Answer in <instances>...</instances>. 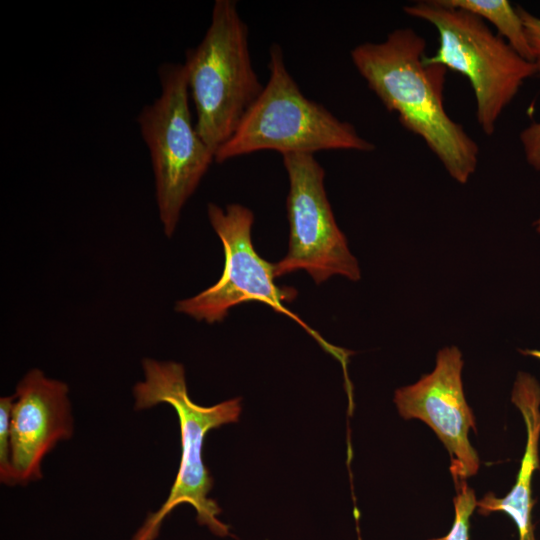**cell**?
I'll return each mask as SVG.
<instances>
[{"label": "cell", "instance_id": "6da1fadb", "mask_svg": "<svg viewBox=\"0 0 540 540\" xmlns=\"http://www.w3.org/2000/svg\"><path fill=\"white\" fill-rule=\"evenodd\" d=\"M425 39L412 28H397L382 42H364L351 60L370 90L401 125L421 137L447 173L465 184L478 165L479 147L445 111L447 69L426 64Z\"/></svg>", "mask_w": 540, "mask_h": 540}, {"label": "cell", "instance_id": "7a4b0ae2", "mask_svg": "<svg viewBox=\"0 0 540 540\" xmlns=\"http://www.w3.org/2000/svg\"><path fill=\"white\" fill-rule=\"evenodd\" d=\"M142 367L144 379L133 387L134 408L143 410L161 403L172 406L179 419L182 454L167 499L157 511L147 515L131 540H155L164 519L181 504L191 505L196 511L197 522L211 533L218 537L229 536V526L218 518L221 508L208 497L213 479L204 464L202 449L210 430L238 422L241 398L210 407L200 406L188 394L182 364L145 358Z\"/></svg>", "mask_w": 540, "mask_h": 540}, {"label": "cell", "instance_id": "3957f363", "mask_svg": "<svg viewBox=\"0 0 540 540\" xmlns=\"http://www.w3.org/2000/svg\"><path fill=\"white\" fill-rule=\"evenodd\" d=\"M269 79L234 134L215 152V162L257 151L314 154L322 150L370 152L375 145L325 106L307 98L289 73L281 46L269 48Z\"/></svg>", "mask_w": 540, "mask_h": 540}, {"label": "cell", "instance_id": "277c9868", "mask_svg": "<svg viewBox=\"0 0 540 540\" xmlns=\"http://www.w3.org/2000/svg\"><path fill=\"white\" fill-rule=\"evenodd\" d=\"M248 36L237 2L215 0L203 39L185 53L195 127L214 153L234 134L264 88L252 66Z\"/></svg>", "mask_w": 540, "mask_h": 540}, {"label": "cell", "instance_id": "5b68a950", "mask_svg": "<svg viewBox=\"0 0 540 540\" xmlns=\"http://www.w3.org/2000/svg\"><path fill=\"white\" fill-rule=\"evenodd\" d=\"M403 11L435 27L439 46L433 56L425 57V63L441 65L469 80L478 125L486 135H492L503 110L525 80L537 74L534 62L521 57L483 19L441 0L418 1Z\"/></svg>", "mask_w": 540, "mask_h": 540}, {"label": "cell", "instance_id": "8992f818", "mask_svg": "<svg viewBox=\"0 0 540 540\" xmlns=\"http://www.w3.org/2000/svg\"><path fill=\"white\" fill-rule=\"evenodd\" d=\"M158 76L160 95L136 119L151 157L160 222L171 237L185 203L215 162V153L192 121L184 64L163 63Z\"/></svg>", "mask_w": 540, "mask_h": 540}, {"label": "cell", "instance_id": "52a82bcc", "mask_svg": "<svg viewBox=\"0 0 540 540\" xmlns=\"http://www.w3.org/2000/svg\"><path fill=\"white\" fill-rule=\"evenodd\" d=\"M209 222L222 242L224 269L219 280L193 297L179 300L175 310L197 321L209 324L221 322L231 308L248 302H259L273 311L286 315L302 326L318 343L346 368L352 352L326 342L316 331L287 309L297 291L275 283L274 263L256 252L251 239L253 212L238 203L221 208L215 203L207 206Z\"/></svg>", "mask_w": 540, "mask_h": 540}, {"label": "cell", "instance_id": "ba28073f", "mask_svg": "<svg viewBox=\"0 0 540 540\" xmlns=\"http://www.w3.org/2000/svg\"><path fill=\"white\" fill-rule=\"evenodd\" d=\"M282 157L289 179L286 210L290 231L288 252L274 263L275 277L305 270L317 285L333 275L358 281L360 267L336 223L324 186V168L314 154Z\"/></svg>", "mask_w": 540, "mask_h": 540}, {"label": "cell", "instance_id": "9c48e42d", "mask_svg": "<svg viewBox=\"0 0 540 540\" xmlns=\"http://www.w3.org/2000/svg\"><path fill=\"white\" fill-rule=\"evenodd\" d=\"M463 366L461 351L456 346L444 347L437 352L430 373L394 394L400 416L423 421L443 443L455 483L475 475L480 467L468 437L470 430L476 432V426L464 393Z\"/></svg>", "mask_w": 540, "mask_h": 540}, {"label": "cell", "instance_id": "30bf717a", "mask_svg": "<svg viewBox=\"0 0 540 540\" xmlns=\"http://www.w3.org/2000/svg\"><path fill=\"white\" fill-rule=\"evenodd\" d=\"M11 410V463L17 484L41 479L44 457L73 434L68 385L40 369L19 381Z\"/></svg>", "mask_w": 540, "mask_h": 540}, {"label": "cell", "instance_id": "8fae6325", "mask_svg": "<svg viewBox=\"0 0 540 540\" xmlns=\"http://www.w3.org/2000/svg\"><path fill=\"white\" fill-rule=\"evenodd\" d=\"M511 402L521 413L526 428V443L520 468L512 489L504 497L489 492L477 500V512L487 516L493 512L508 515L514 522L518 540H537L532 511V479L540 469V384L527 372H518L511 391Z\"/></svg>", "mask_w": 540, "mask_h": 540}, {"label": "cell", "instance_id": "7c38bea8", "mask_svg": "<svg viewBox=\"0 0 540 540\" xmlns=\"http://www.w3.org/2000/svg\"><path fill=\"white\" fill-rule=\"evenodd\" d=\"M442 3L468 11L489 21L521 57L533 62V51L516 8L507 0H441Z\"/></svg>", "mask_w": 540, "mask_h": 540}, {"label": "cell", "instance_id": "4fadbf2b", "mask_svg": "<svg viewBox=\"0 0 540 540\" xmlns=\"http://www.w3.org/2000/svg\"><path fill=\"white\" fill-rule=\"evenodd\" d=\"M454 519L447 534L428 540H469L470 519L477 506L474 490L466 480L455 483Z\"/></svg>", "mask_w": 540, "mask_h": 540}, {"label": "cell", "instance_id": "5bb4252c", "mask_svg": "<svg viewBox=\"0 0 540 540\" xmlns=\"http://www.w3.org/2000/svg\"><path fill=\"white\" fill-rule=\"evenodd\" d=\"M14 396L0 398V480L6 485H16L11 463L10 420Z\"/></svg>", "mask_w": 540, "mask_h": 540}, {"label": "cell", "instance_id": "9a60e30c", "mask_svg": "<svg viewBox=\"0 0 540 540\" xmlns=\"http://www.w3.org/2000/svg\"><path fill=\"white\" fill-rule=\"evenodd\" d=\"M520 142L527 163L536 171H540V122H535L520 133ZM534 227L540 233V216L534 222Z\"/></svg>", "mask_w": 540, "mask_h": 540}, {"label": "cell", "instance_id": "2e32d148", "mask_svg": "<svg viewBox=\"0 0 540 540\" xmlns=\"http://www.w3.org/2000/svg\"><path fill=\"white\" fill-rule=\"evenodd\" d=\"M516 9L522 20L528 42L533 51V62L536 65L537 74H540V18L522 7H516Z\"/></svg>", "mask_w": 540, "mask_h": 540}, {"label": "cell", "instance_id": "e0dca14e", "mask_svg": "<svg viewBox=\"0 0 540 540\" xmlns=\"http://www.w3.org/2000/svg\"><path fill=\"white\" fill-rule=\"evenodd\" d=\"M519 352L525 356H530L540 361V350L539 349H521Z\"/></svg>", "mask_w": 540, "mask_h": 540}]
</instances>
